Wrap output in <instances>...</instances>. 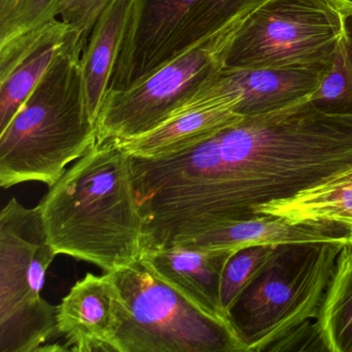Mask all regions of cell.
Segmentation results:
<instances>
[{"mask_svg": "<svg viewBox=\"0 0 352 352\" xmlns=\"http://www.w3.org/2000/svg\"><path fill=\"white\" fill-rule=\"evenodd\" d=\"M208 143L209 179L195 236L352 170V117L323 112L310 98L244 117Z\"/></svg>", "mask_w": 352, "mask_h": 352, "instance_id": "obj_1", "label": "cell"}, {"mask_svg": "<svg viewBox=\"0 0 352 352\" xmlns=\"http://www.w3.org/2000/svg\"><path fill=\"white\" fill-rule=\"evenodd\" d=\"M38 208L56 255L114 272L139 261L145 250L131 155L116 140L96 142Z\"/></svg>", "mask_w": 352, "mask_h": 352, "instance_id": "obj_2", "label": "cell"}, {"mask_svg": "<svg viewBox=\"0 0 352 352\" xmlns=\"http://www.w3.org/2000/svg\"><path fill=\"white\" fill-rule=\"evenodd\" d=\"M85 47L76 36L0 131L3 188L26 182L53 186L98 142L86 104L81 60Z\"/></svg>", "mask_w": 352, "mask_h": 352, "instance_id": "obj_3", "label": "cell"}, {"mask_svg": "<svg viewBox=\"0 0 352 352\" xmlns=\"http://www.w3.org/2000/svg\"><path fill=\"white\" fill-rule=\"evenodd\" d=\"M344 245L274 247L228 314L246 352L265 351L288 331L319 318Z\"/></svg>", "mask_w": 352, "mask_h": 352, "instance_id": "obj_4", "label": "cell"}, {"mask_svg": "<svg viewBox=\"0 0 352 352\" xmlns=\"http://www.w3.org/2000/svg\"><path fill=\"white\" fill-rule=\"evenodd\" d=\"M113 274L121 298L119 352H246L228 318L187 300L141 259Z\"/></svg>", "mask_w": 352, "mask_h": 352, "instance_id": "obj_5", "label": "cell"}, {"mask_svg": "<svg viewBox=\"0 0 352 352\" xmlns=\"http://www.w3.org/2000/svg\"><path fill=\"white\" fill-rule=\"evenodd\" d=\"M55 256L38 206L11 199L0 212V352L51 351L57 306L42 292Z\"/></svg>", "mask_w": 352, "mask_h": 352, "instance_id": "obj_6", "label": "cell"}, {"mask_svg": "<svg viewBox=\"0 0 352 352\" xmlns=\"http://www.w3.org/2000/svg\"><path fill=\"white\" fill-rule=\"evenodd\" d=\"M351 6L340 0H265L243 20L224 67H331Z\"/></svg>", "mask_w": 352, "mask_h": 352, "instance_id": "obj_7", "label": "cell"}, {"mask_svg": "<svg viewBox=\"0 0 352 352\" xmlns=\"http://www.w3.org/2000/svg\"><path fill=\"white\" fill-rule=\"evenodd\" d=\"M265 0H135L109 90L143 82Z\"/></svg>", "mask_w": 352, "mask_h": 352, "instance_id": "obj_8", "label": "cell"}, {"mask_svg": "<svg viewBox=\"0 0 352 352\" xmlns=\"http://www.w3.org/2000/svg\"><path fill=\"white\" fill-rule=\"evenodd\" d=\"M246 17L201 41L138 85L109 90L96 122L98 141L133 139L170 118L223 69L228 48Z\"/></svg>", "mask_w": 352, "mask_h": 352, "instance_id": "obj_9", "label": "cell"}, {"mask_svg": "<svg viewBox=\"0 0 352 352\" xmlns=\"http://www.w3.org/2000/svg\"><path fill=\"white\" fill-rule=\"evenodd\" d=\"M329 67H223L205 82L172 116L213 104L218 100L234 102V111L242 117L282 110L309 100L318 89Z\"/></svg>", "mask_w": 352, "mask_h": 352, "instance_id": "obj_10", "label": "cell"}, {"mask_svg": "<svg viewBox=\"0 0 352 352\" xmlns=\"http://www.w3.org/2000/svg\"><path fill=\"white\" fill-rule=\"evenodd\" d=\"M120 311L113 272L86 274L57 306V331L65 351L119 352Z\"/></svg>", "mask_w": 352, "mask_h": 352, "instance_id": "obj_11", "label": "cell"}, {"mask_svg": "<svg viewBox=\"0 0 352 352\" xmlns=\"http://www.w3.org/2000/svg\"><path fill=\"white\" fill-rule=\"evenodd\" d=\"M76 36L82 38L77 30L54 18L0 45V131Z\"/></svg>", "mask_w": 352, "mask_h": 352, "instance_id": "obj_12", "label": "cell"}, {"mask_svg": "<svg viewBox=\"0 0 352 352\" xmlns=\"http://www.w3.org/2000/svg\"><path fill=\"white\" fill-rule=\"evenodd\" d=\"M234 252L176 244L146 250L140 259L187 300L210 314L228 318L220 288L224 267Z\"/></svg>", "mask_w": 352, "mask_h": 352, "instance_id": "obj_13", "label": "cell"}, {"mask_svg": "<svg viewBox=\"0 0 352 352\" xmlns=\"http://www.w3.org/2000/svg\"><path fill=\"white\" fill-rule=\"evenodd\" d=\"M349 234V228L340 222L292 223L279 216L261 213L245 219L220 224L179 244L236 251L250 246H279L304 243L348 244Z\"/></svg>", "mask_w": 352, "mask_h": 352, "instance_id": "obj_14", "label": "cell"}, {"mask_svg": "<svg viewBox=\"0 0 352 352\" xmlns=\"http://www.w3.org/2000/svg\"><path fill=\"white\" fill-rule=\"evenodd\" d=\"M243 118L232 104H209L178 113L140 137L116 141L133 157H162L210 139Z\"/></svg>", "mask_w": 352, "mask_h": 352, "instance_id": "obj_15", "label": "cell"}, {"mask_svg": "<svg viewBox=\"0 0 352 352\" xmlns=\"http://www.w3.org/2000/svg\"><path fill=\"white\" fill-rule=\"evenodd\" d=\"M135 0H111L92 28L82 55L88 112L98 122Z\"/></svg>", "mask_w": 352, "mask_h": 352, "instance_id": "obj_16", "label": "cell"}, {"mask_svg": "<svg viewBox=\"0 0 352 352\" xmlns=\"http://www.w3.org/2000/svg\"><path fill=\"white\" fill-rule=\"evenodd\" d=\"M255 214H272L292 223L333 221L352 224V170L288 199L274 201L254 209Z\"/></svg>", "mask_w": 352, "mask_h": 352, "instance_id": "obj_17", "label": "cell"}, {"mask_svg": "<svg viewBox=\"0 0 352 352\" xmlns=\"http://www.w3.org/2000/svg\"><path fill=\"white\" fill-rule=\"evenodd\" d=\"M327 351L352 352V244L344 245L318 318Z\"/></svg>", "mask_w": 352, "mask_h": 352, "instance_id": "obj_18", "label": "cell"}, {"mask_svg": "<svg viewBox=\"0 0 352 352\" xmlns=\"http://www.w3.org/2000/svg\"><path fill=\"white\" fill-rule=\"evenodd\" d=\"M310 100L323 112L352 117V6L333 63Z\"/></svg>", "mask_w": 352, "mask_h": 352, "instance_id": "obj_19", "label": "cell"}, {"mask_svg": "<svg viewBox=\"0 0 352 352\" xmlns=\"http://www.w3.org/2000/svg\"><path fill=\"white\" fill-rule=\"evenodd\" d=\"M275 246H250L234 251L222 273L220 300L228 316L232 305L263 265Z\"/></svg>", "mask_w": 352, "mask_h": 352, "instance_id": "obj_20", "label": "cell"}, {"mask_svg": "<svg viewBox=\"0 0 352 352\" xmlns=\"http://www.w3.org/2000/svg\"><path fill=\"white\" fill-rule=\"evenodd\" d=\"M60 0H18L0 16V45L57 18Z\"/></svg>", "mask_w": 352, "mask_h": 352, "instance_id": "obj_21", "label": "cell"}, {"mask_svg": "<svg viewBox=\"0 0 352 352\" xmlns=\"http://www.w3.org/2000/svg\"><path fill=\"white\" fill-rule=\"evenodd\" d=\"M111 0H60L57 18L77 30L88 43L94 24Z\"/></svg>", "mask_w": 352, "mask_h": 352, "instance_id": "obj_22", "label": "cell"}, {"mask_svg": "<svg viewBox=\"0 0 352 352\" xmlns=\"http://www.w3.org/2000/svg\"><path fill=\"white\" fill-rule=\"evenodd\" d=\"M265 351H327L318 319L309 320L274 341Z\"/></svg>", "mask_w": 352, "mask_h": 352, "instance_id": "obj_23", "label": "cell"}, {"mask_svg": "<svg viewBox=\"0 0 352 352\" xmlns=\"http://www.w3.org/2000/svg\"><path fill=\"white\" fill-rule=\"evenodd\" d=\"M17 1L18 0H0V16L8 13Z\"/></svg>", "mask_w": 352, "mask_h": 352, "instance_id": "obj_24", "label": "cell"}, {"mask_svg": "<svg viewBox=\"0 0 352 352\" xmlns=\"http://www.w3.org/2000/svg\"><path fill=\"white\" fill-rule=\"evenodd\" d=\"M348 228H349V240H348V243L349 244H352V224H349V226H346Z\"/></svg>", "mask_w": 352, "mask_h": 352, "instance_id": "obj_25", "label": "cell"}, {"mask_svg": "<svg viewBox=\"0 0 352 352\" xmlns=\"http://www.w3.org/2000/svg\"><path fill=\"white\" fill-rule=\"evenodd\" d=\"M340 1H343V3H349V5H352V0H340Z\"/></svg>", "mask_w": 352, "mask_h": 352, "instance_id": "obj_26", "label": "cell"}]
</instances>
